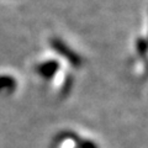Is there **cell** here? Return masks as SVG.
I'll return each mask as SVG.
<instances>
[{"label": "cell", "instance_id": "cell-1", "mask_svg": "<svg viewBox=\"0 0 148 148\" xmlns=\"http://www.w3.org/2000/svg\"><path fill=\"white\" fill-rule=\"evenodd\" d=\"M52 47L54 48V51L57 52L59 56H62L63 58H66V61H68L69 63L74 67H79L82 64V59L80 57L78 56L74 51H72L68 46L63 42V41L58 40V38H54L52 42Z\"/></svg>", "mask_w": 148, "mask_h": 148}, {"label": "cell", "instance_id": "cell-2", "mask_svg": "<svg viewBox=\"0 0 148 148\" xmlns=\"http://www.w3.org/2000/svg\"><path fill=\"white\" fill-rule=\"evenodd\" d=\"M57 71H58V62L56 61H47L45 63H41L40 66H37L38 74L41 77L46 78V79H51Z\"/></svg>", "mask_w": 148, "mask_h": 148}, {"label": "cell", "instance_id": "cell-3", "mask_svg": "<svg viewBox=\"0 0 148 148\" xmlns=\"http://www.w3.org/2000/svg\"><path fill=\"white\" fill-rule=\"evenodd\" d=\"M16 88V82L10 75H0V91L14 90Z\"/></svg>", "mask_w": 148, "mask_h": 148}]
</instances>
